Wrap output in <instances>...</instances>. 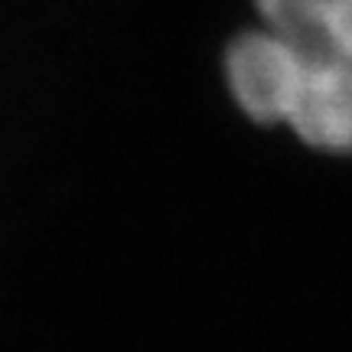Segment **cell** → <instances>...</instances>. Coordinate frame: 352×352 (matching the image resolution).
Returning <instances> with one entry per match:
<instances>
[{
	"mask_svg": "<svg viewBox=\"0 0 352 352\" xmlns=\"http://www.w3.org/2000/svg\"><path fill=\"white\" fill-rule=\"evenodd\" d=\"M226 76L241 111L261 124H277L287 121L294 104L300 85V59L284 39L261 26L232 43L226 56Z\"/></svg>",
	"mask_w": 352,
	"mask_h": 352,
	"instance_id": "obj_1",
	"label": "cell"
},
{
	"mask_svg": "<svg viewBox=\"0 0 352 352\" xmlns=\"http://www.w3.org/2000/svg\"><path fill=\"white\" fill-rule=\"evenodd\" d=\"M258 13L303 65H352V0H258Z\"/></svg>",
	"mask_w": 352,
	"mask_h": 352,
	"instance_id": "obj_2",
	"label": "cell"
},
{
	"mask_svg": "<svg viewBox=\"0 0 352 352\" xmlns=\"http://www.w3.org/2000/svg\"><path fill=\"white\" fill-rule=\"evenodd\" d=\"M297 138L320 151H352V65L300 63V85L287 111Z\"/></svg>",
	"mask_w": 352,
	"mask_h": 352,
	"instance_id": "obj_3",
	"label": "cell"
}]
</instances>
